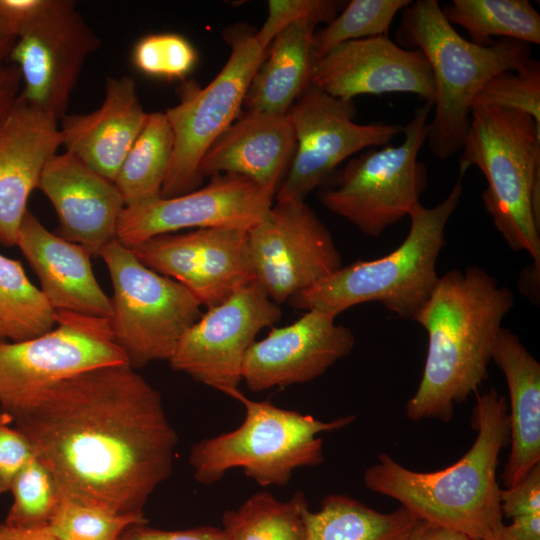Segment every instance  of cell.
I'll list each match as a JSON object with an SVG mask.
<instances>
[{"instance_id": "1", "label": "cell", "mask_w": 540, "mask_h": 540, "mask_svg": "<svg viewBox=\"0 0 540 540\" xmlns=\"http://www.w3.org/2000/svg\"><path fill=\"white\" fill-rule=\"evenodd\" d=\"M9 417L62 497L144 513L172 474L178 435L160 392L129 363L66 378Z\"/></svg>"}, {"instance_id": "2", "label": "cell", "mask_w": 540, "mask_h": 540, "mask_svg": "<svg viewBox=\"0 0 540 540\" xmlns=\"http://www.w3.org/2000/svg\"><path fill=\"white\" fill-rule=\"evenodd\" d=\"M514 294L479 266L452 269L439 277L414 321L427 332L422 378L407 401L409 420L449 422L454 407L476 392L489 364Z\"/></svg>"}, {"instance_id": "3", "label": "cell", "mask_w": 540, "mask_h": 540, "mask_svg": "<svg viewBox=\"0 0 540 540\" xmlns=\"http://www.w3.org/2000/svg\"><path fill=\"white\" fill-rule=\"evenodd\" d=\"M473 425V445L451 466L419 472L381 453L364 472L366 488L398 501L420 520L471 539H492L504 525L496 473L500 452L509 443L507 402L494 388L477 395Z\"/></svg>"}, {"instance_id": "4", "label": "cell", "mask_w": 540, "mask_h": 540, "mask_svg": "<svg viewBox=\"0 0 540 540\" xmlns=\"http://www.w3.org/2000/svg\"><path fill=\"white\" fill-rule=\"evenodd\" d=\"M396 39L406 49L421 50L431 68L435 112L426 142L442 160L461 151L473 103L484 85L531 58L530 45L518 40L502 38L488 46L466 40L445 18L437 0L412 1L403 12Z\"/></svg>"}, {"instance_id": "5", "label": "cell", "mask_w": 540, "mask_h": 540, "mask_svg": "<svg viewBox=\"0 0 540 540\" xmlns=\"http://www.w3.org/2000/svg\"><path fill=\"white\" fill-rule=\"evenodd\" d=\"M459 172L476 166L487 187L482 200L496 230L540 271V124L527 113L473 106Z\"/></svg>"}, {"instance_id": "6", "label": "cell", "mask_w": 540, "mask_h": 540, "mask_svg": "<svg viewBox=\"0 0 540 540\" xmlns=\"http://www.w3.org/2000/svg\"><path fill=\"white\" fill-rule=\"evenodd\" d=\"M464 173L447 197L433 208L418 203L409 214L403 242L389 254L357 260L289 302L298 310L319 309L339 315L358 304L379 302L402 319L413 320L434 290L436 263L444 245L446 225L459 205Z\"/></svg>"}, {"instance_id": "7", "label": "cell", "mask_w": 540, "mask_h": 540, "mask_svg": "<svg viewBox=\"0 0 540 540\" xmlns=\"http://www.w3.org/2000/svg\"><path fill=\"white\" fill-rule=\"evenodd\" d=\"M239 402L245 418L238 428L191 447L189 464L200 484L216 483L227 471L239 467L260 486L286 485L294 470L323 462L320 433L342 429L356 419L346 415L321 421L245 395Z\"/></svg>"}, {"instance_id": "8", "label": "cell", "mask_w": 540, "mask_h": 540, "mask_svg": "<svg viewBox=\"0 0 540 540\" xmlns=\"http://www.w3.org/2000/svg\"><path fill=\"white\" fill-rule=\"evenodd\" d=\"M113 295V338L139 369L169 361L185 331L201 316V304L182 284L145 266L117 239L100 252Z\"/></svg>"}, {"instance_id": "9", "label": "cell", "mask_w": 540, "mask_h": 540, "mask_svg": "<svg viewBox=\"0 0 540 540\" xmlns=\"http://www.w3.org/2000/svg\"><path fill=\"white\" fill-rule=\"evenodd\" d=\"M432 107L423 103L415 109L398 146L374 147L351 158L321 190L322 205L373 238L409 216L427 185L426 166L418 154L427 141Z\"/></svg>"}, {"instance_id": "10", "label": "cell", "mask_w": 540, "mask_h": 540, "mask_svg": "<svg viewBox=\"0 0 540 540\" xmlns=\"http://www.w3.org/2000/svg\"><path fill=\"white\" fill-rule=\"evenodd\" d=\"M230 56L204 88L195 82L179 89L180 102L164 113L173 134V152L161 197L186 194L202 183L200 161L216 139L238 118L252 77L267 49L247 25L227 28Z\"/></svg>"}, {"instance_id": "11", "label": "cell", "mask_w": 540, "mask_h": 540, "mask_svg": "<svg viewBox=\"0 0 540 540\" xmlns=\"http://www.w3.org/2000/svg\"><path fill=\"white\" fill-rule=\"evenodd\" d=\"M56 326L23 341H0V411L22 409L54 384L90 369L128 363L110 319L56 311Z\"/></svg>"}, {"instance_id": "12", "label": "cell", "mask_w": 540, "mask_h": 540, "mask_svg": "<svg viewBox=\"0 0 540 540\" xmlns=\"http://www.w3.org/2000/svg\"><path fill=\"white\" fill-rule=\"evenodd\" d=\"M101 45L71 0H38L8 60L20 71L19 98L61 120L86 59Z\"/></svg>"}, {"instance_id": "13", "label": "cell", "mask_w": 540, "mask_h": 540, "mask_svg": "<svg viewBox=\"0 0 540 540\" xmlns=\"http://www.w3.org/2000/svg\"><path fill=\"white\" fill-rule=\"evenodd\" d=\"M254 280L280 305L342 267L333 237L302 200H281L247 231Z\"/></svg>"}, {"instance_id": "14", "label": "cell", "mask_w": 540, "mask_h": 540, "mask_svg": "<svg viewBox=\"0 0 540 540\" xmlns=\"http://www.w3.org/2000/svg\"><path fill=\"white\" fill-rule=\"evenodd\" d=\"M282 316L257 281L238 288L207 311L181 337L168 363L196 382L240 401L242 364L258 333Z\"/></svg>"}, {"instance_id": "15", "label": "cell", "mask_w": 540, "mask_h": 540, "mask_svg": "<svg viewBox=\"0 0 540 540\" xmlns=\"http://www.w3.org/2000/svg\"><path fill=\"white\" fill-rule=\"evenodd\" d=\"M353 100L333 97L310 83L286 115L296 148L275 199L302 200L333 175L336 167L364 148L382 147L403 133L404 126L358 124Z\"/></svg>"}, {"instance_id": "16", "label": "cell", "mask_w": 540, "mask_h": 540, "mask_svg": "<svg viewBox=\"0 0 540 540\" xmlns=\"http://www.w3.org/2000/svg\"><path fill=\"white\" fill-rule=\"evenodd\" d=\"M274 198L244 176L216 174L206 186L186 194L159 196L125 206L117 225V240L132 248L154 236L181 229L248 230L268 214Z\"/></svg>"}, {"instance_id": "17", "label": "cell", "mask_w": 540, "mask_h": 540, "mask_svg": "<svg viewBox=\"0 0 540 540\" xmlns=\"http://www.w3.org/2000/svg\"><path fill=\"white\" fill-rule=\"evenodd\" d=\"M247 231L218 227L162 234L130 249L145 266L176 280L209 308L254 281Z\"/></svg>"}, {"instance_id": "18", "label": "cell", "mask_w": 540, "mask_h": 540, "mask_svg": "<svg viewBox=\"0 0 540 540\" xmlns=\"http://www.w3.org/2000/svg\"><path fill=\"white\" fill-rule=\"evenodd\" d=\"M337 315L307 310L295 322L273 327L247 350L242 381L251 392L310 382L350 354L355 337Z\"/></svg>"}, {"instance_id": "19", "label": "cell", "mask_w": 540, "mask_h": 540, "mask_svg": "<svg viewBox=\"0 0 540 540\" xmlns=\"http://www.w3.org/2000/svg\"><path fill=\"white\" fill-rule=\"evenodd\" d=\"M311 83L343 100L358 95L411 93L434 105L429 63L419 49H406L387 35L342 43L313 65Z\"/></svg>"}, {"instance_id": "20", "label": "cell", "mask_w": 540, "mask_h": 540, "mask_svg": "<svg viewBox=\"0 0 540 540\" xmlns=\"http://www.w3.org/2000/svg\"><path fill=\"white\" fill-rule=\"evenodd\" d=\"M38 189L55 209L60 237L98 256L117 239L124 199L114 182L78 157L66 151L51 157L43 168Z\"/></svg>"}, {"instance_id": "21", "label": "cell", "mask_w": 540, "mask_h": 540, "mask_svg": "<svg viewBox=\"0 0 540 540\" xmlns=\"http://www.w3.org/2000/svg\"><path fill=\"white\" fill-rule=\"evenodd\" d=\"M58 121L19 96L0 123V244L16 246L31 192L62 146Z\"/></svg>"}, {"instance_id": "22", "label": "cell", "mask_w": 540, "mask_h": 540, "mask_svg": "<svg viewBox=\"0 0 540 540\" xmlns=\"http://www.w3.org/2000/svg\"><path fill=\"white\" fill-rule=\"evenodd\" d=\"M16 246L40 282L55 311L110 319L112 304L94 275L91 254L50 232L29 210L19 227Z\"/></svg>"}, {"instance_id": "23", "label": "cell", "mask_w": 540, "mask_h": 540, "mask_svg": "<svg viewBox=\"0 0 540 540\" xmlns=\"http://www.w3.org/2000/svg\"><path fill=\"white\" fill-rule=\"evenodd\" d=\"M296 139L287 115L244 112L202 157L203 178L231 173L244 176L276 195L292 163Z\"/></svg>"}, {"instance_id": "24", "label": "cell", "mask_w": 540, "mask_h": 540, "mask_svg": "<svg viewBox=\"0 0 540 540\" xmlns=\"http://www.w3.org/2000/svg\"><path fill=\"white\" fill-rule=\"evenodd\" d=\"M147 115L133 78L107 77L104 100L99 108L85 114H66L61 119L62 146L114 182Z\"/></svg>"}, {"instance_id": "25", "label": "cell", "mask_w": 540, "mask_h": 540, "mask_svg": "<svg viewBox=\"0 0 540 540\" xmlns=\"http://www.w3.org/2000/svg\"><path fill=\"white\" fill-rule=\"evenodd\" d=\"M492 362L502 371L510 398L511 449L501 475L505 488H510L540 464V364L504 327L496 340Z\"/></svg>"}, {"instance_id": "26", "label": "cell", "mask_w": 540, "mask_h": 540, "mask_svg": "<svg viewBox=\"0 0 540 540\" xmlns=\"http://www.w3.org/2000/svg\"><path fill=\"white\" fill-rule=\"evenodd\" d=\"M315 27L301 20L274 37L247 89L243 103L246 112L286 115L311 83Z\"/></svg>"}, {"instance_id": "27", "label": "cell", "mask_w": 540, "mask_h": 540, "mask_svg": "<svg viewBox=\"0 0 540 540\" xmlns=\"http://www.w3.org/2000/svg\"><path fill=\"white\" fill-rule=\"evenodd\" d=\"M306 540H408L420 520L405 507L381 513L357 499L332 494L321 508L304 510Z\"/></svg>"}, {"instance_id": "28", "label": "cell", "mask_w": 540, "mask_h": 540, "mask_svg": "<svg viewBox=\"0 0 540 540\" xmlns=\"http://www.w3.org/2000/svg\"><path fill=\"white\" fill-rule=\"evenodd\" d=\"M172 152L173 134L165 113H148L114 180L125 206L161 196Z\"/></svg>"}, {"instance_id": "29", "label": "cell", "mask_w": 540, "mask_h": 540, "mask_svg": "<svg viewBox=\"0 0 540 540\" xmlns=\"http://www.w3.org/2000/svg\"><path fill=\"white\" fill-rule=\"evenodd\" d=\"M441 9L475 44L491 45L494 37L540 44V15L527 0H453Z\"/></svg>"}, {"instance_id": "30", "label": "cell", "mask_w": 540, "mask_h": 540, "mask_svg": "<svg viewBox=\"0 0 540 540\" xmlns=\"http://www.w3.org/2000/svg\"><path fill=\"white\" fill-rule=\"evenodd\" d=\"M308 507L302 491L287 501L260 491L223 514L222 530L227 540H306L303 514Z\"/></svg>"}, {"instance_id": "31", "label": "cell", "mask_w": 540, "mask_h": 540, "mask_svg": "<svg viewBox=\"0 0 540 540\" xmlns=\"http://www.w3.org/2000/svg\"><path fill=\"white\" fill-rule=\"evenodd\" d=\"M56 311L19 262L0 254V337L23 341L51 331Z\"/></svg>"}, {"instance_id": "32", "label": "cell", "mask_w": 540, "mask_h": 540, "mask_svg": "<svg viewBox=\"0 0 540 540\" xmlns=\"http://www.w3.org/2000/svg\"><path fill=\"white\" fill-rule=\"evenodd\" d=\"M410 0H352L327 26L314 33L312 51L315 61L336 46L353 40L387 35L396 14Z\"/></svg>"}, {"instance_id": "33", "label": "cell", "mask_w": 540, "mask_h": 540, "mask_svg": "<svg viewBox=\"0 0 540 540\" xmlns=\"http://www.w3.org/2000/svg\"><path fill=\"white\" fill-rule=\"evenodd\" d=\"M144 523V513H114L61 496L46 526L58 540H118L129 526Z\"/></svg>"}, {"instance_id": "34", "label": "cell", "mask_w": 540, "mask_h": 540, "mask_svg": "<svg viewBox=\"0 0 540 540\" xmlns=\"http://www.w3.org/2000/svg\"><path fill=\"white\" fill-rule=\"evenodd\" d=\"M9 492L13 501L3 523L11 527L46 525L61 497L52 474L37 456L16 476Z\"/></svg>"}, {"instance_id": "35", "label": "cell", "mask_w": 540, "mask_h": 540, "mask_svg": "<svg viewBox=\"0 0 540 540\" xmlns=\"http://www.w3.org/2000/svg\"><path fill=\"white\" fill-rule=\"evenodd\" d=\"M477 105L518 110L540 124L539 61L530 58L518 70L503 72L490 79L478 93L473 103V106Z\"/></svg>"}, {"instance_id": "36", "label": "cell", "mask_w": 540, "mask_h": 540, "mask_svg": "<svg viewBox=\"0 0 540 540\" xmlns=\"http://www.w3.org/2000/svg\"><path fill=\"white\" fill-rule=\"evenodd\" d=\"M197 52L183 36L175 33L149 34L132 50V63L142 73L159 78H183L195 66Z\"/></svg>"}, {"instance_id": "37", "label": "cell", "mask_w": 540, "mask_h": 540, "mask_svg": "<svg viewBox=\"0 0 540 540\" xmlns=\"http://www.w3.org/2000/svg\"><path fill=\"white\" fill-rule=\"evenodd\" d=\"M342 4L334 0H270L266 20L255 31L256 39L267 49L274 37L294 22L306 20L315 25L329 24L338 15Z\"/></svg>"}, {"instance_id": "38", "label": "cell", "mask_w": 540, "mask_h": 540, "mask_svg": "<svg viewBox=\"0 0 540 540\" xmlns=\"http://www.w3.org/2000/svg\"><path fill=\"white\" fill-rule=\"evenodd\" d=\"M35 456L30 441L0 411V493L9 492L16 476Z\"/></svg>"}, {"instance_id": "39", "label": "cell", "mask_w": 540, "mask_h": 540, "mask_svg": "<svg viewBox=\"0 0 540 540\" xmlns=\"http://www.w3.org/2000/svg\"><path fill=\"white\" fill-rule=\"evenodd\" d=\"M500 504L503 516L510 518L540 514V464L513 487L501 489Z\"/></svg>"}, {"instance_id": "40", "label": "cell", "mask_w": 540, "mask_h": 540, "mask_svg": "<svg viewBox=\"0 0 540 540\" xmlns=\"http://www.w3.org/2000/svg\"><path fill=\"white\" fill-rule=\"evenodd\" d=\"M118 540H227L222 528L199 526L185 530H162L148 523L129 526Z\"/></svg>"}, {"instance_id": "41", "label": "cell", "mask_w": 540, "mask_h": 540, "mask_svg": "<svg viewBox=\"0 0 540 540\" xmlns=\"http://www.w3.org/2000/svg\"><path fill=\"white\" fill-rule=\"evenodd\" d=\"M22 78L13 64L0 68V123L14 106L19 94Z\"/></svg>"}, {"instance_id": "42", "label": "cell", "mask_w": 540, "mask_h": 540, "mask_svg": "<svg viewBox=\"0 0 540 540\" xmlns=\"http://www.w3.org/2000/svg\"><path fill=\"white\" fill-rule=\"evenodd\" d=\"M408 540H473L466 534L426 520H419Z\"/></svg>"}, {"instance_id": "43", "label": "cell", "mask_w": 540, "mask_h": 540, "mask_svg": "<svg viewBox=\"0 0 540 540\" xmlns=\"http://www.w3.org/2000/svg\"><path fill=\"white\" fill-rule=\"evenodd\" d=\"M509 525H503L502 531L518 540H540V514L522 515L512 518Z\"/></svg>"}, {"instance_id": "44", "label": "cell", "mask_w": 540, "mask_h": 540, "mask_svg": "<svg viewBox=\"0 0 540 540\" xmlns=\"http://www.w3.org/2000/svg\"><path fill=\"white\" fill-rule=\"evenodd\" d=\"M0 540H58L44 526L37 527H11L4 523L0 524Z\"/></svg>"}, {"instance_id": "45", "label": "cell", "mask_w": 540, "mask_h": 540, "mask_svg": "<svg viewBox=\"0 0 540 540\" xmlns=\"http://www.w3.org/2000/svg\"><path fill=\"white\" fill-rule=\"evenodd\" d=\"M16 39L17 37L11 31L6 20L0 13V68H2L4 62L8 60Z\"/></svg>"}, {"instance_id": "46", "label": "cell", "mask_w": 540, "mask_h": 540, "mask_svg": "<svg viewBox=\"0 0 540 540\" xmlns=\"http://www.w3.org/2000/svg\"><path fill=\"white\" fill-rule=\"evenodd\" d=\"M490 540H518V539H515L513 537L506 535L501 529V531Z\"/></svg>"}, {"instance_id": "47", "label": "cell", "mask_w": 540, "mask_h": 540, "mask_svg": "<svg viewBox=\"0 0 540 540\" xmlns=\"http://www.w3.org/2000/svg\"><path fill=\"white\" fill-rule=\"evenodd\" d=\"M0 341H5V340H3V339L0 337Z\"/></svg>"}, {"instance_id": "48", "label": "cell", "mask_w": 540, "mask_h": 540, "mask_svg": "<svg viewBox=\"0 0 540 540\" xmlns=\"http://www.w3.org/2000/svg\"><path fill=\"white\" fill-rule=\"evenodd\" d=\"M473 540H477V539H473Z\"/></svg>"}]
</instances>
